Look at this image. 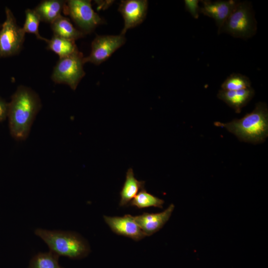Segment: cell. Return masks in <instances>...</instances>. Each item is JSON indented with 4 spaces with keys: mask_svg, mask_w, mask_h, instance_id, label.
Listing matches in <instances>:
<instances>
[{
    "mask_svg": "<svg viewBox=\"0 0 268 268\" xmlns=\"http://www.w3.org/2000/svg\"><path fill=\"white\" fill-rule=\"evenodd\" d=\"M198 0H185V7L186 10L195 19L199 17L200 8Z\"/></svg>",
    "mask_w": 268,
    "mask_h": 268,
    "instance_id": "cell-22",
    "label": "cell"
},
{
    "mask_svg": "<svg viewBox=\"0 0 268 268\" xmlns=\"http://www.w3.org/2000/svg\"><path fill=\"white\" fill-rule=\"evenodd\" d=\"M59 257L50 251L39 253L31 259L28 268H62L58 262Z\"/></svg>",
    "mask_w": 268,
    "mask_h": 268,
    "instance_id": "cell-19",
    "label": "cell"
},
{
    "mask_svg": "<svg viewBox=\"0 0 268 268\" xmlns=\"http://www.w3.org/2000/svg\"><path fill=\"white\" fill-rule=\"evenodd\" d=\"M5 16L0 30V57H3L18 54L22 49L25 35L8 7L5 8Z\"/></svg>",
    "mask_w": 268,
    "mask_h": 268,
    "instance_id": "cell-7",
    "label": "cell"
},
{
    "mask_svg": "<svg viewBox=\"0 0 268 268\" xmlns=\"http://www.w3.org/2000/svg\"><path fill=\"white\" fill-rule=\"evenodd\" d=\"M126 41L125 35H97L91 43V50L89 56L84 57V63L99 65L107 60Z\"/></svg>",
    "mask_w": 268,
    "mask_h": 268,
    "instance_id": "cell-8",
    "label": "cell"
},
{
    "mask_svg": "<svg viewBox=\"0 0 268 268\" xmlns=\"http://www.w3.org/2000/svg\"><path fill=\"white\" fill-rule=\"evenodd\" d=\"M148 8L146 0H122L118 8L124 20L121 34L125 35L128 29L141 24L145 18Z\"/></svg>",
    "mask_w": 268,
    "mask_h": 268,
    "instance_id": "cell-9",
    "label": "cell"
},
{
    "mask_svg": "<svg viewBox=\"0 0 268 268\" xmlns=\"http://www.w3.org/2000/svg\"><path fill=\"white\" fill-rule=\"evenodd\" d=\"M41 107L38 95L31 88L19 86L8 104L7 116L10 134L18 140L25 139Z\"/></svg>",
    "mask_w": 268,
    "mask_h": 268,
    "instance_id": "cell-1",
    "label": "cell"
},
{
    "mask_svg": "<svg viewBox=\"0 0 268 268\" xmlns=\"http://www.w3.org/2000/svg\"><path fill=\"white\" fill-rule=\"evenodd\" d=\"M145 182L137 180L134 177L132 168L127 171L126 179L120 192L119 205L124 206L129 205L130 202L136 196L139 190L144 188Z\"/></svg>",
    "mask_w": 268,
    "mask_h": 268,
    "instance_id": "cell-15",
    "label": "cell"
},
{
    "mask_svg": "<svg viewBox=\"0 0 268 268\" xmlns=\"http://www.w3.org/2000/svg\"><path fill=\"white\" fill-rule=\"evenodd\" d=\"M66 1L61 0H45L41 1L34 10L41 21L52 23L64 11Z\"/></svg>",
    "mask_w": 268,
    "mask_h": 268,
    "instance_id": "cell-14",
    "label": "cell"
},
{
    "mask_svg": "<svg viewBox=\"0 0 268 268\" xmlns=\"http://www.w3.org/2000/svg\"><path fill=\"white\" fill-rule=\"evenodd\" d=\"M255 90L252 87L238 90H224L220 89L217 96L223 101L236 113H240L245 107L253 98Z\"/></svg>",
    "mask_w": 268,
    "mask_h": 268,
    "instance_id": "cell-13",
    "label": "cell"
},
{
    "mask_svg": "<svg viewBox=\"0 0 268 268\" xmlns=\"http://www.w3.org/2000/svg\"><path fill=\"white\" fill-rule=\"evenodd\" d=\"M41 21L39 16L34 9H27L25 10V19L22 29L25 33L34 34L37 39L47 42L48 39L41 36L39 32V25Z\"/></svg>",
    "mask_w": 268,
    "mask_h": 268,
    "instance_id": "cell-21",
    "label": "cell"
},
{
    "mask_svg": "<svg viewBox=\"0 0 268 268\" xmlns=\"http://www.w3.org/2000/svg\"><path fill=\"white\" fill-rule=\"evenodd\" d=\"M54 35L75 41L83 37L84 34L75 28L69 19L61 15L51 23Z\"/></svg>",
    "mask_w": 268,
    "mask_h": 268,
    "instance_id": "cell-16",
    "label": "cell"
},
{
    "mask_svg": "<svg viewBox=\"0 0 268 268\" xmlns=\"http://www.w3.org/2000/svg\"><path fill=\"white\" fill-rule=\"evenodd\" d=\"M64 13L69 15L84 34L91 33L104 22L92 7L89 0H69L66 1Z\"/></svg>",
    "mask_w": 268,
    "mask_h": 268,
    "instance_id": "cell-6",
    "label": "cell"
},
{
    "mask_svg": "<svg viewBox=\"0 0 268 268\" xmlns=\"http://www.w3.org/2000/svg\"><path fill=\"white\" fill-rule=\"evenodd\" d=\"M257 30V23L251 3L239 1L229 17L218 32L226 33L237 38L247 39Z\"/></svg>",
    "mask_w": 268,
    "mask_h": 268,
    "instance_id": "cell-4",
    "label": "cell"
},
{
    "mask_svg": "<svg viewBox=\"0 0 268 268\" xmlns=\"http://www.w3.org/2000/svg\"><path fill=\"white\" fill-rule=\"evenodd\" d=\"M216 127L226 129L241 141L261 143L268 136V109L265 102H258L254 109L241 119L223 123L215 122Z\"/></svg>",
    "mask_w": 268,
    "mask_h": 268,
    "instance_id": "cell-2",
    "label": "cell"
},
{
    "mask_svg": "<svg viewBox=\"0 0 268 268\" xmlns=\"http://www.w3.org/2000/svg\"><path fill=\"white\" fill-rule=\"evenodd\" d=\"M251 87L250 79L246 76L238 73H233L228 76L221 85L224 90H238Z\"/></svg>",
    "mask_w": 268,
    "mask_h": 268,
    "instance_id": "cell-20",
    "label": "cell"
},
{
    "mask_svg": "<svg viewBox=\"0 0 268 268\" xmlns=\"http://www.w3.org/2000/svg\"><path fill=\"white\" fill-rule=\"evenodd\" d=\"M202 6L200 13L214 19L218 27V32L233 12L239 1L201 0Z\"/></svg>",
    "mask_w": 268,
    "mask_h": 268,
    "instance_id": "cell-11",
    "label": "cell"
},
{
    "mask_svg": "<svg viewBox=\"0 0 268 268\" xmlns=\"http://www.w3.org/2000/svg\"><path fill=\"white\" fill-rule=\"evenodd\" d=\"M8 104L0 98V122L7 116Z\"/></svg>",
    "mask_w": 268,
    "mask_h": 268,
    "instance_id": "cell-23",
    "label": "cell"
},
{
    "mask_svg": "<svg viewBox=\"0 0 268 268\" xmlns=\"http://www.w3.org/2000/svg\"><path fill=\"white\" fill-rule=\"evenodd\" d=\"M34 233L45 242L50 251L59 256L78 259L86 256L90 251L86 239L74 231L37 228Z\"/></svg>",
    "mask_w": 268,
    "mask_h": 268,
    "instance_id": "cell-3",
    "label": "cell"
},
{
    "mask_svg": "<svg viewBox=\"0 0 268 268\" xmlns=\"http://www.w3.org/2000/svg\"><path fill=\"white\" fill-rule=\"evenodd\" d=\"M175 205L172 203L164 211L134 216V219L145 236H150L161 229L170 218Z\"/></svg>",
    "mask_w": 268,
    "mask_h": 268,
    "instance_id": "cell-12",
    "label": "cell"
},
{
    "mask_svg": "<svg viewBox=\"0 0 268 268\" xmlns=\"http://www.w3.org/2000/svg\"><path fill=\"white\" fill-rule=\"evenodd\" d=\"M164 201L148 193L144 188H142L136 196L130 202L129 205L138 208L149 207L162 208Z\"/></svg>",
    "mask_w": 268,
    "mask_h": 268,
    "instance_id": "cell-18",
    "label": "cell"
},
{
    "mask_svg": "<svg viewBox=\"0 0 268 268\" xmlns=\"http://www.w3.org/2000/svg\"><path fill=\"white\" fill-rule=\"evenodd\" d=\"M104 219L111 230L117 235L127 237L138 241L146 236L135 221L134 216L125 214L123 216L104 215Z\"/></svg>",
    "mask_w": 268,
    "mask_h": 268,
    "instance_id": "cell-10",
    "label": "cell"
},
{
    "mask_svg": "<svg viewBox=\"0 0 268 268\" xmlns=\"http://www.w3.org/2000/svg\"><path fill=\"white\" fill-rule=\"evenodd\" d=\"M47 48L59 56L60 59L69 56L77 51L75 41L53 35L48 40Z\"/></svg>",
    "mask_w": 268,
    "mask_h": 268,
    "instance_id": "cell-17",
    "label": "cell"
},
{
    "mask_svg": "<svg viewBox=\"0 0 268 268\" xmlns=\"http://www.w3.org/2000/svg\"><path fill=\"white\" fill-rule=\"evenodd\" d=\"M84 57L78 50L67 57L60 58L54 68L52 80L57 83L66 84L75 90L85 75L83 69Z\"/></svg>",
    "mask_w": 268,
    "mask_h": 268,
    "instance_id": "cell-5",
    "label": "cell"
}]
</instances>
